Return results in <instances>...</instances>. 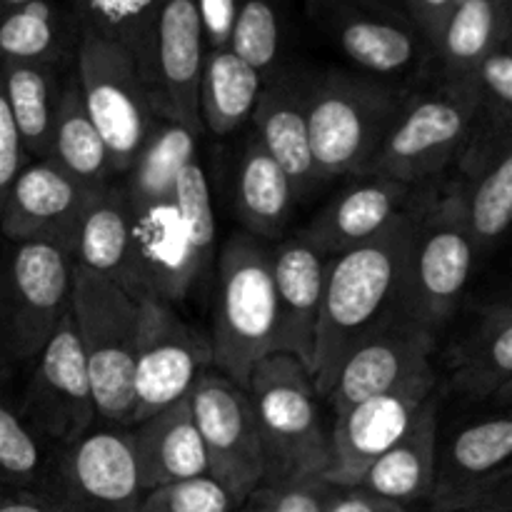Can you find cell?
<instances>
[{
	"mask_svg": "<svg viewBox=\"0 0 512 512\" xmlns=\"http://www.w3.org/2000/svg\"><path fill=\"white\" fill-rule=\"evenodd\" d=\"M33 363V375L18 405L30 428L58 448L93 433L98 408L70 313Z\"/></svg>",
	"mask_w": 512,
	"mask_h": 512,
	"instance_id": "15",
	"label": "cell"
},
{
	"mask_svg": "<svg viewBox=\"0 0 512 512\" xmlns=\"http://www.w3.org/2000/svg\"><path fill=\"white\" fill-rule=\"evenodd\" d=\"M413 223L415 210H405L378 235L330 258L310 368L320 398H328L335 373L350 350L400 313V285Z\"/></svg>",
	"mask_w": 512,
	"mask_h": 512,
	"instance_id": "1",
	"label": "cell"
},
{
	"mask_svg": "<svg viewBox=\"0 0 512 512\" xmlns=\"http://www.w3.org/2000/svg\"><path fill=\"white\" fill-rule=\"evenodd\" d=\"M458 163L463 180L453 195L480 253L500 243L512 218V133L473 135Z\"/></svg>",
	"mask_w": 512,
	"mask_h": 512,
	"instance_id": "22",
	"label": "cell"
},
{
	"mask_svg": "<svg viewBox=\"0 0 512 512\" xmlns=\"http://www.w3.org/2000/svg\"><path fill=\"white\" fill-rule=\"evenodd\" d=\"M512 38V0H458L433 43L443 80L468 78L480 60Z\"/></svg>",
	"mask_w": 512,
	"mask_h": 512,
	"instance_id": "29",
	"label": "cell"
},
{
	"mask_svg": "<svg viewBox=\"0 0 512 512\" xmlns=\"http://www.w3.org/2000/svg\"><path fill=\"white\" fill-rule=\"evenodd\" d=\"M0 85H3L5 103L18 130L23 153L33 160H48L60 90L55 88L53 65L0 63Z\"/></svg>",
	"mask_w": 512,
	"mask_h": 512,
	"instance_id": "33",
	"label": "cell"
},
{
	"mask_svg": "<svg viewBox=\"0 0 512 512\" xmlns=\"http://www.w3.org/2000/svg\"><path fill=\"white\" fill-rule=\"evenodd\" d=\"M20 3H28V0H0V13L8 8H15V5H20Z\"/></svg>",
	"mask_w": 512,
	"mask_h": 512,
	"instance_id": "47",
	"label": "cell"
},
{
	"mask_svg": "<svg viewBox=\"0 0 512 512\" xmlns=\"http://www.w3.org/2000/svg\"><path fill=\"white\" fill-rule=\"evenodd\" d=\"M210 365V343L175 313L173 305L153 295L138 298L133 425L185 398Z\"/></svg>",
	"mask_w": 512,
	"mask_h": 512,
	"instance_id": "12",
	"label": "cell"
},
{
	"mask_svg": "<svg viewBox=\"0 0 512 512\" xmlns=\"http://www.w3.org/2000/svg\"><path fill=\"white\" fill-rule=\"evenodd\" d=\"M93 193L50 160H33L20 168L5 193L0 233L10 243L55 245L73 258L80 220Z\"/></svg>",
	"mask_w": 512,
	"mask_h": 512,
	"instance_id": "18",
	"label": "cell"
},
{
	"mask_svg": "<svg viewBox=\"0 0 512 512\" xmlns=\"http://www.w3.org/2000/svg\"><path fill=\"white\" fill-rule=\"evenodd\" d=\"M73 260L128 293L133 273V218L118 178L95 190L90 198L75 238Z\"/></svg>",
	"mask_w": 512,
	"mask_h": 512,
	"instance_id": "28",
	"label": "cell"
},
{
	"mask_svg": "<svg viewBox=\"0 0 512 512\" xmlns=\"http://www.w3.org/2000/svg\"><path fill=\"white\" fill-rule=\"evenodd\" d=\"M398 3L403 5V10L410 15L415 28L420 30V35H423L430 43V48H433L435 38L440 35L450 10H453V5L458 3V0H398Z\"/></svg>",
	"mask_w": 512,
	"mask_h": 512,
	"instance_id": "44",
	"label": "cell"
},
{
	"mask_svg": "<svg viewBox=\"0 0 512 512\" xmlns=\"http://www.w3.org/2000/svg\"><path fill=\"white\" fill-rule=\"evenodd\" d=\"M73 15L58 0H28L0 13V63H48L63 58ZM75 23V20H73Z\"/></svg>",
	"mask_w": 512,
	"mask_h": 512,
	"instance_id": "34",
	"label": "cell"
},
{
	"mask_svg": "<svg viewBox=\"0 0 512 512\" xmlns=\"http://www.w3.org/2000/svg\"><path fill=\"white\" fill-rule=\"evenodd\" d=\"M310 20L360 73L388 83L433 63V48L398 0H305Z\"/></svg>",
	"mask_w": 512,
	"mask_h": 512,
	"instance_id": "11",
	"label": "cell"
},
{
	"mask_svg": "<svg viewBox=\"0 0 512 512\" xmlns=\"http://www.w3.org/2000/svg\"><path fill=\"white\" fill-rule=\"evenodd\" d=\"M73 75L85 110L108 150L113 175L120 178L158 120L148 83L123 45L88 30H78Z\"/></svg>",
	"mask_w": 512,
	"mask_h": 512,
	"instance_id": "8",
	"label": "cell"
},
{
	"mask_svg": "<svg viewBox=\"0 0 512 512\" xmlns=\"http://www.w3.org/2000/svg\"><path fill=\"white\" fill-rule=\"evenodd\" d=\"M255 135L265 153L278 163L293 185L295 200H303L320 185L310 150L308 118H305V78L278 73L260 90L253 110Z\"/></svg>",
	"mask_w": 512,
	"mask_h": 512,
	"instance_id": "23",
	"label": "cell"
},
{
	"mask_svg": "<svg viewBox=\"0 0 512 512\" xmlns=\"http://www.w3.org/2000/svg\"><path fill=\"white\" fill-rule=\"evenodd\" d=\"M438 415L440 400L433 393L420 405L398 443L370 465L360 485L398 505L428 500L438 463Z\"/></svg>",
	"mask_w": 512,
	"mask_h": 512,
	"instance_id": "27",
	"label": "cell"
},
{
	"mask_svg": "<svg viewBox=\"0 0 512 512\" xmlns=\"http://www.w3.org/2000/svg\"><path fill=\"white\" fill-rule=\"evenodd\" d=\"M50 468L43 438L20 415L18 405L0 395V490L43 493Z\"/></svg>",
	"mask_w": 512,
	"mask_h": 512,
	"instance_id": "36",
	"label": "cell"
},
{
	"mask_svg": "<svg viewBox=\"0 0 512 512\" xmlns=\"http://www.w3.org/2000/svg\"><path fill=\"white\" fill-rule=\"evenodd\" d=\"M433 388L435 375L415 380L393 393L363 400L335 415V425L330 430V460L323 478L338 488L360 485L370 465L408 430L420 405L433 395Z\"/></svg>",
	"mask_w": 512,
	"mask_h": 512,
	"instance_id": "20",
	"label": "cell"
},
{
	"mask_svg": "<svg viewBox=\"0 0 512 512\" xmlns=\"http://www.w3.org/2000/svg\"><path fill=\"white\" fill-rule=\"evenodd\" d=\"M78 30L123 45L138 63L145 83L150 73L155 0H70Z\"/></svg>",
	"mask_w": 512,
	"mask_h": 512,
	"instance_id": "35",
	"label": "cell"
},
{
	"mask_svg": "<svg viewBox=\"0 0 512 512\" xmlns=\"http://www.w3.org/2000/svg\"><path fill=\"white\" fill-rule=\"evenodd\" d=\"M25 165L23 145H20L18 130H15L13 118H10L8 103H5L3 85H0V208L8 188L13 185L15 175Z\"/></svg>",
	"mask_w": 512,
	"mask_h": 512,
	"instance_id": "41",
	"label": "cell"
},
{
	"mask_svg": "<svg viewBox=\"0 0 512 512\" xmlns=\"http://www.w3.org/2000/svg\"><path fill=\"white\" fill-rule=\"evenodd\" d=\"M278 305H275L270 250L250 233L225 240L215 275V315L210 353L220 375L245 388L255 365L278 353Z\"/></svg>",
	"mask_w": 512,
	"mask_h": 512,
	"instance_id": "5",
	"label": "cell"
},
{
	"mask_svg": "<svg viewBox=\"0 0 512 512\" xmlns=\"http://www.w3.org/2000/svg\"><path fill=\"white\" fill-rule=\"evenodd\" d=\"M0 512H55L45 495L30 490H0Z\"/></svg>",
	"mask_w": 512,
	"mask_h": 512,
	"instance_id": "45",
	"label": "cell"
},
{
	"mask_svg": "<svg viewBox=\"0 0 512 512\" xmlns=\"http://www.w3.org/2000/svg\"><path fill=\"white\" fill-rule=\"evenodd\" d=\"M128 435L143 493L208 475V460L188 395L135 423Z\"/></svg>",
	"mask_w": 512,
	"mask_h": 512,
	"instance_id": "25",
	"label": "cell"
},
{
	"mask_svg": "<svg viewBox=\"0 0 512 512\" xmlns=\"http://www.w3.org/2000/svg\"><path fill=\"white\" fill-rule=\"evenodd\" d=\"M450 383L468 400L508 398L512 388V308L488 303L448 355Z\"/></svg>",
	"mask_w": 512,
	"mask_h": 512,
	"instance_id": "26",
	"label": "cell"
},
{
	"mask_svg": "<svg viewBox=\"0 0 512 512\" xmlns=\"http://www.w3.org/2000/svg\"><path fill=\"white\" fill-rule=\"evenodd\" d=\"M238 5L240 0H198L205 50L228 48Z\"/></svg>",
	"mask_w": 512,
	"mask_h": 512,
	"instance_id": "42",
	"label": "cell"
},
{
	"mask_svg": "<svg viewBox=\"0 0 512 512\" xmlns=\"http://www.w3.org/2000/svg\"><path fill=\"white\" fill-rule=\"evenodd\" d=\"M205 38L198 0H155L148 88L158 115L203 133L198 118V83Z\"/></svg>",
	"mask_w": 512,
	"mask_h": 512,
	"instance_id": "19",
	"label": "cell"
},
{
	"mask_svg": "<svg viewBox=\"0 0 512 512\" xmlns=\"http://www.w3.org/2000/svg\"><path fill=\"white\" fill-rule=\"evenodd\" d=\"M235 508L233 498L205 475L148 490L138 512H233Z\"/></svg>",
	"mask_w": 512,
	"mask_h": 512,
	"instance_id": "39",
	"label": "cell"
},
{
	"mask_svg": "<svg viewBox=\"0 0 512 512\" xmlns=\"http://www.w3.org/2000/svg\"><path fill=\"white\" fill-rule=\"evenodd\" d=\"M0 273V355L33 363L70 313L73 258L48 243H13Z\"/></svg>",
	"mask_w": 512,
	"mask_h": 512,
	"instance_id": "10",
	"label": "cell"
},
{
	"mask_svg": "<svg viewBox=\"0 0 512 512\" xmlns=\"http://www.w3.org/2000/svg\"><path fill=\"white\" fill-rule=\"evenodd\" d=\"M70 320L88 365L98 418L115 428H130L138 300L113 280L75 265Z\"/></svg>",
	"mask_w": 512,
	"mask_h": 512,
	"instance_id": "6",
	"label": "cell"
},
{
	"mask_svg": "<svg viewBox=\"0 0 512 512\" xmlns=\"http://www.w3.org/2000/svg\"><path fill=\"white\" fill-rule=\"evenodd\" d=\"M243 512H265V510H263V508H260V505H258V503H255V505H253V508H250V510H243Z\"/></svg>",
	"mask_w": 512,
	"mask_h": 512,
	"instance_id": "48",
	"label": "cell"
},
{
	"mask_svg": "<svg viewBox=\"0 0 512 512\" xmlns=\"http://www.w3.org/2000/svg\"><path fill=\"white\" fill-rule=\"evenodd\" d=\"M245 390L263 445V485L323 478L330 460V433L305 365L288 353H270L255 365Z\"/></svg>",
	"mask_w": 512,
	"mask_h": 512,
	"instance_id": "4",
	"label": "cell"
},
{
	"mask_svg": "<svg viewBox=\"0 0 512 512\" xmlns=\"http://www.w3.org/2000/svg\"><path fill=\"white\" fill-rule=\"evenodd\" d=\"M403 95L365 73L328 68L305 78V118L320 180L368 175Z\"/></svg>",
	"mask_w": 512,
	"mask_h": 512,
	"instance_id": "3",
	"label": "cell"
},
{
	"mask_svg": "<svg viewBox=\"0 0 512 512\" xmlns=\"http://www.w3.org/2000/svg\"><path fill=\"white\" fill-rule=\"evenodd\" d=\"M188 398L203 440L208 478H213L235 505H243L263 485L265 475L263 445L248 390L218 370H205Z\"/></svg>",
	"mask_w": 512,
	"mask_h": 512,
	"instance_id": "13",
	"label": "cell"
},
{
	"mask_svg": "<svg viewBox=\"0 0 512 512\" xmlns=\"http://www.w3.org/2000/svg\"><path fill=\"white\" fill-rule=\"evenodd\" d=\"M478 248L453 193L435 205L415 210L405 253L400 313L435 333L458 310Z\"/></svg>",
	"mask_w": 512,
	"mask_h": 512,
	"instance_id": "9",
	"label": "cell"
},
{
	"mask_svg": "<svg viewBox=\"0 0 512 512\" xmlns=\"http://www.w3.org/2000/svg\"><path fill=\"white\" fill-rule=\"evenodd\" d=\"M435 333L398 313L355 345L343 360L328 393L335 415L363 400L393 393L415 380L433 378Z\"/></svg>",
	"mask_w": 512,
	"mask_h": 512,
	"instance_id": "16",
	"label": "cell"
},
{
	"mask_svg": "<svg viewBox=\"0 0 512 512\" xmlns=\"http://www.w3.org/2000/svg\"><path fill=\"white\" fill-rule=\"evenodd\" d=\"M330 255L315 248L303 233L283 240L275 253H270L278 305V353L293 355L310 373L318 333L320 305H323L325 273Z\"/></svg>",
	"mask_w": 512,
	"mask_h": 512,
	"instance_id": "21",
	"label": "cell"
},
{
	"mask_svg": "<svg viewBox=\"0 0 512 512\" xmlns=\"http://www.w3.org/2000/svg\"><path fill=\"white\" fill-rule=\"evenodd\" d=\"M48 160L90 190L103 188L115 178L103 138L80 98L75 75L58 90Z\"/></svg>",
	"mask_w": 512,
	"mask_h": 512,
	"instance_id": "32",
	"label": "cell"
},
{
	"mask_svg": "<svg viewBox=\"0 0 512 512\" xmlns=\"http://www.w3.org/2000/svg\"><path fill=\"white\" fill-rule=\"evenodd\" d=\"M325 512H408V508L370 493L363 485H353V488L330 485Z\"/></svg>",
	"mask_w": 512,
	"mask_h": 512,
	"instance_id": "43",
	"label": "cell"
},
{
	"mask_svg": "<svg viewBox=\"0 0 512 512\" xmlns=\"http://www.w3.org/2000/svg\"><path fill=\"white\" fill-rule=\"evenodd\" d=\"M468 512H510V498L495 500V503L485 505V508H478V510H468Z\"/></svg>",
	"mask_w": 512,
	"mask_h": 512,
	"instance_id": "46",
	"label": "cell"
},
{
	"mask_svg": "<svg viewBox=\"0 0 512 512\" xmlns=\"http://www.w3.org/2000/svg\"><path fill=\"white\" fill-rule=\"evenodd\" d=\"M410 193V185L380 175H360L350 188L318 210L303 235L333 258L388 228L408 210Z\"/></svg>",
	"mask_w": 512,
	"mask_h": 512,
	"instance_id": "24",
	"label": "cell"
},
{
	"mask_svg": "<svg viewBox=\"0 0 512 512\" xmlns=\"http://www.w3.org/2000/svg\"><path fill=\"white\" fill-rule=\"evenodd\" d=\"M40 495L55 512H138L145 493L128 430H93L60 448Z\"/></svg>",
	"mask_w": 512,
	"mask_h": 512,
	"instance_id": "14",
	"label": "cell"
},
{
	"mask_svg": "<svg viewBox=\"0 0 512 512\" xmlns=\"http://www.w3.org/2000/svg\"><path fill=\"white\" fill-rule=\"evenodd\" d=\"M263 78L230 48L205 50L198 83L200 128L215 138H225L248 118L258 105Z\"/></svg>",
	"mask_w": 512,
	"mask_h": 512,
	"instance_id": "31",
	"label": "cell"
},
{
	"mask_svg": "<svg viewBox=\"0 0 512 512\" xmlns=\"http://www.w3.org/2000/svg\"><path fill=\"white\" fill-rule=\"evenodd\" d=\"M133 273L128 293L178 303L208 273L215 248V210L208 175L195 155L165 198L130 208Z\"/></svg>",
	"mask_w": 512,
	"mask_h": 512,
	"instance_id": "2",
	"label": "cell"
},
{
	"mask_svg": "<svg viewBox=\"0 0 512 512\" xmlns=\"http://www.w3.org/2000/svg\"><path fill=\"white\" fill-rule=\"evenodd\" d=\"M512 420L508 415L470 423L438 450L430 490L433 512H468L510 498Z\"/></svg>",
	"mask_w": 512,
	"mask_h": 512,
	"instance_id": "17",
	"label": "cell"
},
{
	"mask_svg": "<svg viewBox=\"0 0 512 512\" xmlns=\"http://www.w3.org/2000/svg\"><path fill=\"white\" fill-rule=\"evenodd\" d=\"M295 193L290 180L258 140H248L235 168V210L245 233L273 240L288 228Z\"/></svg>",
	"mask_w": 512,
	"mask_h": 512,
	"instance_id": "30",
	"label": "cell"
},
{
	"mask_svg": "<svg viewBox=\"0 0 512 512\" xmlns=\"http://www.w3.org/2000/svg\"><path fill=\"white\" fill-rule=\"evenodd\" d=\"M468 80L478 100L475 135H508L512 128V38L490 50Z\"/></svg>",
	"mask_w": 512,
	"mask_h": 512,
	"instance_id": "38",
	"label": "cell"
},
{
	"mask_svg": "<svg viewBox=\"0 0 512 512\" xmlns=\"http://www.w3.org/2000/svg\"><path fill=\"white\" fill-rule=\"evenodd\" d=\"M328 493L330 483L318 475L280 485H260L253 493V503L265 512H325Z\"/></svg>",
	"mask_w": 512,
	"mask_h": 512,
	"instance_id": "40",
	"label": "cell"
},
{
	"mask_svg": "<svg viewBox=\"0 0 512 512\" xmlns=\"http://www.w3.org/2000/svg\"><path fill=\"white\" fill-rule=\"evenodd\" d=\"M475 133L478 100L470 80L440 78L435 88L403 98L368 175L413 188L458 163Z\"/></svg>",
	"mask_w": 512,
	"mask_h": 512,
	"instance_id": "7",
	"label": "cell"
},
{
	"mask_svg": "<svg viewBox=\"0 0 512 512\" xmlns=\"http://www.w3.org/2000/svg\"><path fill=\"white\" fill-rule=\"evenodd\" d=\"M283 25L275 0H240L228 48L250 65L263 80L280 73Z\"/></svg>",
	"mask_w": 512,
	"mask_h": 512,
	"instance_id": "37",
	"label": "cell"
}]
</instances>
